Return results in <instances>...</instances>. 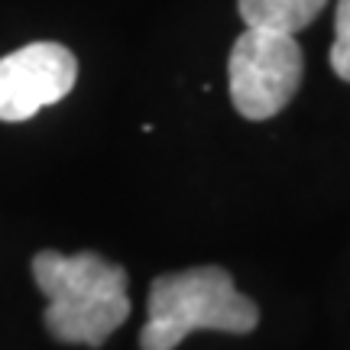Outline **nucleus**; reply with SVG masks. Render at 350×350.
I'll list each match as a JSON object with an SVG mask.
<instances>
[{"instance_id": "nucleus-1", "label": "nucleus", "mask_w": 350, "mask_h": 350, "mask_svg": "<svg viewBox=\"0 0 350 350\" xmlns=\"http://www.w3.org/2000/svg\"><path fill=\"white\" fill-rule=\"evenodd\" d=\"M33 279L49 299L42 325L62 344L100 347L130 314L126 269L98 253L42 250L33 260Z\"/></svg>"}, {"instance_id": "nucleus-2", "label": "nucleus", "mask_w": 350, "mask_h": 350, "mask_svg": "<svg viewBox=\"0 0 350 350\" xmlns=\"http://www.w3.org/2000/svg\"><path fill=\"white\" fill-rule=\"evenodd\" d=\"M256 325L260 308L234 286V275L221 266H191L152 279L139 347L175 350L195 331L250 334Z\"/></svg>"}, {"instance_id": "nucleus-3", "label": "nucleus", "mask_w": 350, "mask_h": 350, "mask_svg": "<svg viewBox=\"0 0 350 350\" xmlns=\"http://www.w3.org/2000/svg\"><path fill=\"white\" fill-rule=\"evenodd\" d=\"M301 49L295 36L247 29L227 59L230 100L247 120H269L295 98L301 85Z\"/></svg>"}, {"instance_id": "nucleus-4", "label": "nucleus", "mask_w": 350, "mask_h": 350, "mask_svg": "<svg viewBox=\"0 0 350 350\" xmlns=\"http://www.w3.org/2000/svg\"><path fill=\"white\" fill-rule=\"evenodd\" d=\"M78 81V59L62 42H29L0 59V120L20 124L59 104Z\"/></svg>"}, {"instance_id": "nucleus-5", "label": "nucleus", "mask_w": 350, "mask_h": 350, "mask_svg": "<svg viewBox=\"0 0 350 350\" xmlns=\"http://www.w3.org/2000/svg\"><path fill=\"white\" fill-rule=\"evenodd\" d=\"M327 0H237L240 20L247 29H269L295 36L299 29L314 23Z\"/></svg>"}, {"instance_id": "nucleus-6", "label": "nucleus", "mask_w": 350, "mask_h": 350, "mask_svg": "<svg viewBox=\"0 0 350 350\" xmlns=\"http://www.w3.org/2000/svg\"><path fill=\"white\" fill-rule=\"evenodd\" d=\"M331 68L338 72V78L350 81V0H338L334 46H331Z\"/></svg>"}]
</instances>
